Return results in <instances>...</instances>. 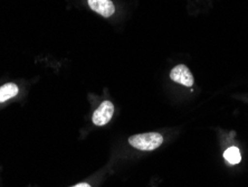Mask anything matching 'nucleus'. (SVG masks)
Segmentation results:
<instances>
[{
	"label": "nucleus",
	"mask_w": 248,
	"mask_h": 187,
	"mask_svg": "<svg viewBox=\"0 0 248 187\" xmlns=\"http://www.w3.org/2000/svg\"><path fill=\"white\" fill-rule=\"evenodd\" d=\"M170 78L174 82L180 83L185 86H191L193 85V82H195L190 69L182 64L177 65L176 68H172V71L170 73Z\"/></svg>",
	"instance_id": "3"
},
{
	"label": "nucleus",
	"mask_w": 248,
	"mask_h": 187,
	"mask_svg": "<svg viewBox=\"0 0 248 187\" xmlns=\"http://www.w3.org/2000/svg\"><path fill=\"white\" fill-rule=\"evenodd\" d=\"M224 157L225 159L228 161L229 164L232 165H236L239 164L240 160H242V156H240V152L237 147H231L228 148L226 152L224 153Z\"/></svg>",
	"instance_id": "6"
},
{
	"label": "nucleus",
	"mask_w": 248,
	"mask_h": 187,
	"mask_svg": "<svg viewBox=\"0 0 248 187\" xmlns=\"http://www.w3.org/2000/svg\"><path fill=\"white\" fill-rule=\"evenodd\" d=\"M72 187H91V185L87 184V183H79V184L75 185V186H72Z\"/></svg>",
	"instance_id": "7"
},
{
	"label": "nucleus",
	"mask_w": 248,
	"mask_h": 187,
	"mask_svg": "<svg viewBox=\"0 0 248 187\" xmlns=\"http://www.w3.org/2000/svg\"><path fill=\"white\" fill-rule=\"evenodd\" d=\"M130 145L133 148L139 150H147L151 152L159 148L163 142V137L158 133H149V134H140L134 135L129 138Z\"/></svg>",
	"instance_id": "1"
},
{
	"label": "nucleus",
	"mask_w": 248,
	"mask_h": 187,
	"mask_svg": "<svg viewBox=\"0 0 248 187\" xmlns=\"http://www.w3.org/2000/svg\"><path fill=\"white\" fill-rule=\"evenodd\" d=\"M19 92L17 84L15 83H7L5 85L0 87V103L5 102L9 99L15 98Z\"/></svg>",
	"instance_id": "5"
},
{
	"label": "nucleus",
	"mask_w": 248,
	"mask_h": 187,
	"mask_svg": "<svg viewBox=\"0 0 248 187\" xmlns=\"http://www.w3.org/2000/svg\"><path fill=\"white\" fill-rule=\"evenodd\" d=\"M114 115V105L110 101L102 102L93 115V123L96 126H104L112 119Z\"/></svg>",
	"instance_id": "2"
},
{
	"label": "nucleus",
	"mask_w": 248,
	"mask_h": 187,
	"mask_svg": "<svg viewBox=\"0 0 248 187\" xmlns=\"http://www.w3.org/2000/svg\"><path fill=\"white\" fill-rule=\"evenodd\" d=\"M87 3H89L91 9L105 18L111 17L115 12L114 3L111 0H87Z\"/></svg>",
	"instance_id": "4"
}]
</instances>
